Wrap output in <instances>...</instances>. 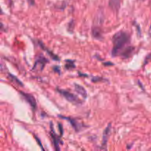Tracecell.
I'll return each mask as SVG.
<instances>
[{"label": "cell", "instance_id": "8", "mask_svg": "<svg viewBox=\"0 0 151 151\" xmlns=\"http://www.w3.org/2000/svg\"><path fill=\"white\" fill-rule=\"evenodd\" d=\"M111 129V124L109 123L108 126L106 127L105 129L104 132H103V140H102V145L100 149L101 150H106L107 149V145H108V140H109V135H110Z\"/></svg>", "mask_w": 151, "mask_h": 151}, {"label": "cell", "instance_id": "7", "mask_svg": "<svg viewBox=\"0 0 151 151\" xmlns=\"http://www.w3.org/2000/svg\"><path fill=\"white\" fill-rule=\"evenodd\" d=\"M58 117L61 118V119H66V120H67L68 122L72 125V126L73 127V128L75 129V131H76V132H80L81 131H82L83 125L80 123L77 119H73V118L70 117V116H62V115H58Z\"/></svg>", "mask_w": 151, "mask_h": 151}, {"label": "cell", "instance_id": "17", "mask_svg": "<svg viewBox=\"0 0 151 151\" xmlns=\"http://www.w3.org/2000/svg\"><path fill=\"white\" fill-rule=\"evenodd\" d=\"M58 129H59V131H60V137H62V136H63V126H62V125L60 123L58 124Z\"/></svg>", "mask_w": 151, "mask_h": 151}, {"label": "cell", "instance_id": "6", "mask_svg": "<svg viewBox=\"0 0 151 151\" xmlns=\"http://www.w3.org/2000/svg\"><path fill=\"white\" fill-rule=\"evenodd\" d=\"M20 94L22 96L24 99L25 100V101L28 103V104L30 106V107L32 108V109L33 111H35L37 109V102L35 100V97L30 94H28V93L24 92V91H20Z\"/></svg>", "mask_w": 151, "mask_h": 151}, {"label": "cell", "instance_id": "13", "mask_svg": "<svg viewBox=\"0 0 151 151\" xmlns=\"http://www.w3.org/2000/svg\"><path fill=\"white\" fill-rule=\"evenodd\" d=\"M65 68L66 69H73L75 68V61L72 60H66V63H65Z\"/></svg>", "mask_w": 151, "mask_h": 151}, {"label": "cell", "instance_id": "11", "mask_svg": "<svg viewBox=\"0 0 151 151\" xmlns=\"http://www.w3.org/2000/svg\"><path fill=\"white\" fill-rule=\"evenodd\" d=\"M38 44H39V46L41 47V48L43 49V50H45V51L47 52V53H48L49 55H50V57H51L53 59V60H60V58H59L58 55H56L55 54H54V53H53L52 52L50 51V50H49V49H47V47H45V46H44V44H43V42H41V41H38Z\"/></svg>", "mask_w": 151, "mask_h": 151}, {"label": "cell", "instance_id": "18", "mask_svg": "<svg viewBox=\"0 0 151 151\" xmlns=\"http://www.w3.org/2000/svg\"><path fill=\"white\" fill-rule=\"evenodd\" d=\"M35 139H36V141H37V142H38V145L40 146V147H41V148L42 149V150H44V147H43V145H42V144H41V142H40V140H39V139L38 138V137H36V136H35Z\"/></svg>", "mask_w": 151, "mask_h": 151}, {"label": "cell", "instance_id": "5", "mask_svg": "<svg viewBox=\"0 0 151 151\" xmlns=\"http://www.w3.org/2000/svg\"><path fill=\"white\" fill-rule=\"evenodd\" d=\"M50 135H51L52 139V142H53V144H54V147L55 149L56 150H60V144H61L62 142L60 140V136L57 135L54 129V127H53L52 125V122H50Z\"/></svg>", "mask_w": 151, "mask_h": 151}, {"label": "cell", "instance_id": "20", "mask_svg": "<svg viewBox=\"0 0 151 151\" xmlns=\"http://www.w3.org/2000/svg\"><path fill=\"white\" fill-rule=\"evenodd\" d=\"M27 1L29 2V4H30V5H34V4H35L34 0H27Z\"/></svg>", "mask_w": 151, "mask_h": 151}, {"label": "cell", "instance_id": "19", "mask_svg": "<svg viewBox=\"0 0 151 151\" xmlns=\"http://www.w3.org/2000/svg\"><path fill=\"white\" fill-rule=\"evenodd\" d=\"M103 64L105 66H113L114 63H111V62H105V63H103Z\"/></svg>", "mask_w": 151, "mask_h": 151}, {"label": "cell", "instance_id": "16", "mask_svg": "<svg viewBox=\"0 0 151 151\" xmlns=\"http://www.w3.org/2000/svg\"><path fill=\"white\" fill-rule=\"evenodd\" d=\"M52 69H53V71H54L55 72H56V73H58V74H60V66H53V67H52Z\"/></svg>", "mask_w": 151, "mask_h": 151}, {"label": "cell", "instance_id": "10", "mask_svg": "<svg viewBox=\"0 0 151 151\" xmlns=\"http://www.w3.org/2000/svg\"><path fill=\"white\" fill-rule=\"evenodd\" d=\"M74 86H75V90L76 91V92H78V94H80L83 98L86 100L88 97V94H87V91L85 88L77 83L74 84Z\"/></svg>", "mask_w": 151, "mask_h": 151}, {"label": "cell", "instance_id": "14", "mask_svg": "<svg viewBox=\"0 0 151 151\" xmlns=\"http://www.w3.org/2000/svg\"><path fill=\"white\" fill-rule=\"evenodd\" d=\"M91 81L92 82H100V81H107V80L104 79V78H100V77H94V78H93L92 79H91Z\"/></svg>", "mask_w": 151, "mask_h": 151}, {"label": "cell", "instance_id": "1", "mask_svg": "<svg viewBox=\"0 0 151 151\" xmlns=\"http://www.w3.org/2000/svg\"><path fill=\"white\" fill-rule=\"evenodd\" d=\"M113 47L111 55L113 57H119L127 59L132 55L134 47L131 45V35L125 31H119L112 37Z\"/></svg>", "mask_w": 151, "mask_h": 151}, {"label": "cell", "instance_id": "3", "mask_svg": "<svg viewBox=\"0 0 151 151\" xmlns=\"http://www.w3.org/2000/svg\"><path fill=\"white\" fill-rule=\"evenodd\" d=\"M58 92L60 94L61 96H63L68 102L71 103H73L75 105H81L83 103V101L81 100H80V98H78V96H76L75 94H74L73 93H71L69 91H66V90L61 89V88H56Z\"/></svg>", "mask_w": 151, "mask_h": 151}, {"label": "cell", "instance_id": "21", "mask_svg": "<svg viewBox=\"0 0 151 151\" xmlns=\"http://www.w3.org/2000/svg\"><path fill=\"white\" fill-rule=\"evenodd\" d=\"M150 35H151V24H150Z\"/></svg>", "mask_w": 151, "mask_h": 151}, {"label": "cell", "instance_id": "2", "mask_svg": "<svg viewBox=\"0 0 151 151\" xmlns=\"http://www.w3.org/2000/svg\"><path fill=\"white\" fill-rule=\"evenodd\" d=\"M104 22V13L103 10H98L95 15L91 27V34L96 40L103 39V24Z\"/></svg>", "mask_w": 151, "mask_h": 151}, {"label": "cell", "instance_id": "12", "mask_svg": "<svg viewBox=\"0 0 151 151\" xmlns=\"http://www.w3.org/2000/svg\"><path fill=\"white\" fill-rule=\"evenodd\" d=\"M7 78L10 80V81H12V82H13L14 83H16V85L19 86H22V87L24 86L23 83H22V81L19 79V78H16V76H14V75H12V74H10V73L7 74Z\"/></svg>", "mask_w": 151, "mask_h": 151}, {"label": "cell", "instance_id": "15", "mask_svg": "<svg viewBox=\"0 0 151 151\" xmlns=\"http://www.w3.org/2000/svg\"><path fill=\"white\" fill-rule=\"evenodd\" d=\"M150 60H151V52L149 53L147 56H146L145 59V61H144V66L145 65L147 64Z\"/></svg>", "mask_w": 151, "mask_h": 151}, {"label": "cell", "instance_id": "9", "mask_svg": "<svg viewBox=\"0 0 151 151\" xmlns=\"http://www.w3.org/2000/svg\"><path fill=\"white\" fill-rule=\"evenodd\" d=\"M121 0H109V6L112 11L114 13H119V10L120 8Z\"/></svg>", "mask_w": 151, "mask_h": 151}, {"label": "cell", "instance_id": "4", "mask_svg": "<svg viewBox=\"0 0 151 151\" xmlns=\"http://www.w3.org/2000/svg\"><path fill=\"white\" fill-rule=\"evenodd\" d=\"M49 60L46 58L44 55H40L35 60V63L32 66V71H42L44 66L48 63Z\"/></svg>", "mask_w": 151, "mask_h": 151}]
</instances>
